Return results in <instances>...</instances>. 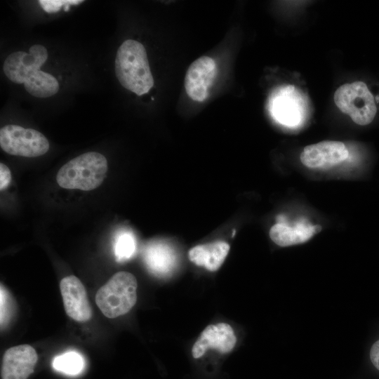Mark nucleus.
Listing matches in <instances>:
<instances>
[{"label":"nucleus","instance_id":"obj_9","mask_svg":"<svg viewBox=\"0 0 379 379\" xmlns=\"http://www.w3.org/2000/svg\"><path fill=\"white\" fill-rule=\"evenodd\" d=\"M348 155L343 142L325 140L306 146L300 158L310 168H328L345 161Z\"/></svg>","mask_w":379,"mask_h":379},{"label":"nucleus","instance_id":"obj_21","mask_svg":"<svg viewBox=\"0 0 379 379\" xmlns=\"http://www.w3.org/2000/svg\"><path fill=\"white\" fill-rule=\"evenodd\" d=\"M369 356L371 364L379 371V340L372 345Z\"/></svg>","mask_w":379,"mask_h":379},{"label":"nucleus","instance_id":"obj_8","mask_svg":"<svg viewBox=\"0 0 379 379\" xmlns=\"http://www.w3.org/2000/svg\"><path fill=\"white\" fill-rule=\"evenodd\" d=\"M217 74L215 61L208 56H201L189 67L185 78L187 94L197 102L204 101L208 96Z\"/></svg>","mask_w":379,"mask_h":379},{"label":"nucleus","instance_id":"obj_22","mask_svg":"<svg viewBox=\"0 0 379 379\" xmlns=\"http://www.w3.org/2000/svg\"><path fill=\"white\" fill-rule=\"evenodd\" d=\"M375 99H376V101H377L378 102H379V95L376 96Z\"/></svg>","mask_w":379,"mask_h":379},{"label":"nucleus","instance_id":"obj_7","mask_svg":"<svg viewBox=\"0 0 379 379\" xmlns=\"http://www.w3.org/2000/svg\"><path fill=\"white\" fill-rule=\"evenodd\" d=\"M269 108L277 121L288 126H296L302 117V100L291 85L281 86L272 93Z\"/></svg>","mask_w":379,"mask_h":379},{"label":"nucleus","instance_id":"obj_13","mask_svg":"<svg viewBox=\"0 0 379 379\" xmlns=\"http://www.w3.org/2000/svg\"><path fill=\"white\" fill-rule=\"evenodd\" d=\"M321 228V225H312L305 220L292 227L279 222L271 227L270 237L278 246L286 247L307 241L315 234L319 232Z\"/></svg>","mask_w":379,"mask_h":379},{"label":"nucleus","instance_id":"obj_19","mask_svg":"<svg viewBox=\"0 0 379 379\" xmlns=\"http://www.w3.org/2000/svg\"><path fill=\"white\" fill-rule=\"evenodd\" d=\"M81 0H40L39 4L42 8L47 13H56L60 10L62 6L76 5L82 3Z\"/></svg>","mask_w":379,"mask_h":379},{"label":"nucleus","instance_id":"obj_10","mask_svg":"<svg viewBox=\"0 0 379 379\" xmlns=\"http://www.w3.org/2000/svg\"><path fill=\"white\" fill-rule=\"evenodd\" d=\"M60 288L67 314L79 322L90 320L92 309L81 281L75 276H67L61 280Z\"/></svg>","mask_w":379,"mask_h":379},{"label":"nucleus","instance_id":"obj_6","mask_svg":"<svg viewBox=\"0 0 379 379\" xmlns=\"http://www.w3.org/2000/svg\"><path fill=\"white\" fill-rule=\"evenodd\" d=\"M48 59L46 48L39 44L30 47L29 53L17 51L10 54L4 61L3 69L6 76L15 84H24L27 79Z\"/></svg>","mask_w":379,"mask_h":379},{"label":"nucleus","instance_id":"obj_16","mask_svg":"<svg viewBox=\"0 0 379 379\" xmlns=\"http://www.w3.org/2000/svg\"><path fill=\"white\" fill-rule=\"evenodd\" d=\"M26 91L37 98H48L58 93L59 84L51 74L38 70L31 74L24 83Z\"/></svg>","mask_w":379,"mask_h":379},{"label":"nucleus","instance_id":"obj_18","mask_svg":"<svg viewBox=\"0 0 379 379\" xmlns=\"http://www.w3.org/2000/svg\"><path fill=\"white\" fill-rule=\"evenodd\" d=\"M135 251V241L132 234L126 232L118 234L114 242V254L117 261L131 258Z\"/></svg>","mask_w":379,"mask_h":379},{"label":"nucleus","instance_id":"obj_17","mask_svg":"<svg viewBox=\"0 0 379 379\" xmlns=\"http://www.w3.org/2000/svg\"><path fill=\"white\" fill-rule=\"evenodd\" d=\"M84 365L81 355L76 352H67L55 357L53 361V367L58 371L67 375L79 374Z\"/></svg>","mask_w":379,"mask_h":379},{"label":"nucleus","instance_id":"obj_2","mask_svg":"<svg viewBox=\"0 0 379 379\" xmlns=\"http://www.w3.org/2000/svg\"><path fill=\"white\" fill-rule=\"evenodd\" d=\"M107 161L100 153L82 154L63 165L56 176L62 188L89 191L100 186L107 174Z\"/></svg>","mask_w":379,"mask_h":379},{"label":"nucleus","instance_id":"obj_11","mask_svg":"<svg viewBox=\"0 0 379 379\" xmlns=\"http://www.w3.org/2000/svg\"><path fill=\"white\" fill-rule=\"evenodd\" d=\"M38 356L29 345H20L8 349L2 359V379H27L34 372Z\"/></svg>","mask_w":379,"mask_h":379},{"label":"nucleus","instance_id":"obj_12","mask_svg":"<svg viewBox=\"0 0 379 379\" xmlns=\"http://www.w3.org/2000/svg\"><path fill=\"white\" fill-rule=\"evenodd\" d=\"M237 343L233 328L228 324L218 323L208 326L194 343L192 354L195 359L202 357L208 349L221 353L231 352Z\"/></svg>","mask_w":379,"mask_h":379},{"label":"nucleus","instance_id":"obj_15","mask_svg":"<svg viewBox=\"0 0 379 379\" xmlns=\"http://www.w3.org/2000/svg\"><path fill=\"white\" fill-rule=\"evenodd\" d=\"M145 261L149 270L157 276H166L175 264V255L166 244L154 243L145 251Z\"/></svg>","mask_w":379,"mask_h":379},{"label":"nucleus","instance_id":"obj_5","mask_svg":"<svg viewBox=\"0 0 379 379\" xmlns=\"http://www.w3.org/2000/svg\"><path fill=\"white\" fill-rule=\"evenodd\" d=\"M0 146L6 153L25 157H36L49 149L47 138L39 131L18 125H7L0 130Z\"/></svg>","mask_w":379,"mask_h":379},{"label":"nucleus","instance_id":"obj_14","mask_svg":"<svg viewBox=\"0 0 379 379\" xmlns=\"http://www.w3.org/2000/svg\"><path fill=\"white\" fill-rule=\"evenodd\" d=\"M229 251V244L218 241L192 248L188 252V257L190 260L196 265L204 267L208 271L215 272L222 265Z\"/></svg>","mask_w":379,"mask_h":379},{"label":"nucleus","instance_id":"obj_4","mask_svg":"<svg viewBox=\"0 0 379 379\" xmlns=\"http://www.w3.org/2000/svg\"><path fill=\"white\" fill-rule=\"evenodd\" d=\"M334 102L342 112L360 126L369 124L377 112L374 97L362 81L340 86L334 94Z\"/></svg>","mask_w":379,"mask_h":379},{"label":"nucleus","instance_id":"obj_3","mask_svg":"<svg viewBox=\"0 0 379 379\" xmlns=\"http://www.w3.org/2000/svg\"><path fill=\"white\" fill-rule=\"evenodd\" d=\"M137 280L133 274L117 272L97 291L96 305L107 318L124 315L137 301Z\"/></svg>","mask_w":379,"mask_h":379},{"label":"nucleus","instance_id":"obj_1","mask_svg":"<svg viewBox=\"0 0 379 379\" xmlns=\"http://www.w3.org/2000/svg\"><path fill=\"white\" fill-rule=\"evenodd\" d=\"M115 73L120 84L138 95L148 93L154 86L146 50L135 40H126L119 46Z\"/></svg>","mask_w":379,"mask_h":379},{"label":"nucleus","instance_id":"obj_20","mask_svg":"<svg viewBox=\"0 0 379 379\" xmlns=\"http://www.w3.org/2000/svg\"><path fill=\"white\" fill-rule=\"evenodd\" d=\"M11 180V174L9 168L3 163L0 164V190H5Z\"/></svg>","mask_w":379,"mask_h":379}]
</instances>
